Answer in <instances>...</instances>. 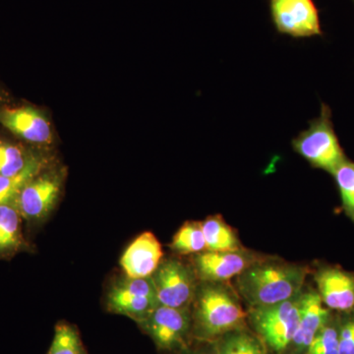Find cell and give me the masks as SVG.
<instances>
[{
	"mask_svg": "<svg viewBox=\"0 0 354 354\" xmlns=\"http://www.w3.org/2000/svg\"><path fill=\"white\" fill-rule=\"evenodd\" d=\"M201 223L206 251H234L243 248L236 232L221 215L209 216Z\"/></svg>",
	"mask_w": 354,
	"mask_h": 354,
	"instance_id": "cell-15",
	"label": "cell"
},
{
	"mask_svg": "<svg viewBox=\"0 0 354 354\" xmlns=\"http://www.w3.org/2000/svg\"><path fill=\"white\" fill-rule=\"evenodd\" d=\"M46 354H88L78 330L68 323L55 326V337Z\"/></svg>",
	"mask_w": 354,
	"mask_h": 354,
	"instance_id": "cell-20",
	"label": "cell"
},
{
	"mask_svg": "<svg viewBox=\"0 0 354 354\" xmlns=\"http://www.w3.org/2000/svg\"><path fill=\"white\" fill-rule=\"evenodd\" d=\"M9 101L8 93L3 88L0 87V106L6 104Z\"/></svg>",
	"mask_w": 354,
	"mask_h": 354,
	"instance_id": "cell-26",
	"label": "cell"
},
{
	"mask_svg": "<svg viewBox=\"0 0 354 354\" xmlns=\"http://www.w3.org/2000/svg\"><path fill=\"white\" fill-rule=\"evenodd\" d=\"M192 304L193 337L197 341L216 342L248 326L241 298L228 281H201Z\"/></svg>",
	"mask_w": 354,
	"mask_h": 354,
	"instance_id": "cell-2",
	"label": "cell"
},
{
	"mask_svg": "<svg viewBox=\"0 0 354 354\" xmlns=\"http://www.w3.org/2000/svg\"><path fill=\"white\" fill-rule=\"evenodd\" d=\"M34 158L35 156L27 155L19 146L0 143V176H18Z\"/></svg>",
	"mask_w": 354,
	"mask_h": 354,
	"instance_id": "cell-22",
	"label": "cell"
},
{
	"mask_svg": "<svg viewBox=\"0 0 354 354\" xmlns=\"http://www.w3.org/2000/svg\"><path fill=\"white\" fill-rule=\"evenodd\" d=\"M20 220L15 205H0V254L12 252L20 246Z\"/></svg>",
	"mask_w": 354,
	"mask_h": 354,
	"instance_id": "cell-17",
	"label": "cell"
},
{
	"mask_svg": "<svg viewBox=\"0 0 354 354\" xmlns=\"http://www.w3.org/2000/svg\"><path fill=\"white\" fill-rule=\"evenodd\" d=\"M60 188L62 179L57 174H38L21 189L13 204L26 220H39L55 206Z\"/></svg>",
	"mask_w": 354,
	"mask_h": 354,
	"instance_id": "cell-12",
	"label": "cell"
},
{
	"mask_svg": "<svg viewBox=\"0 0 354 354\" xmlns=\"http://www.w3.org/2000/svg\"><path fill=\"white\" fill-rule=\"evenodd\" d=\"M0 125L8 131L35 145H48L53 142V130L46 114L32 106H0Z\"/></svg>",
	"mask_w": 354,
	"mask_h": 354,
	"instance_id": "cell-11",
	"label": "cell"
},
{
	"mask_svg": "<svg viewBox=\"0 0 354 354\" xmlns=\"http://www.w3.org/2000/svg\"><path fill=\"white\" fill-rule=\"evenodd\" d=\"M299 322L286 354H304L314 337L332 317L316 290H304L300 297Z\"/></svg>",
	"mask_w": 354,
	"mask_h": 354,
	"instance_id": "cell-13",
	"label": "cell"
},
{
	"mask_svg": "<svg viewBox=\"0 0 354 354\" xmlns=\"http://www.w3.org/2000/svg\"><path fill=\"white\" fill-rule=\"evenodd\" d=\"M201 346L194 349H188L183 354H220L216 342H200Z\"/></svg>",
	"mask_w": 354,
	"mask_h": 354,
	"instance_id": "cell-25",
	"label": "cell"
},
{
	"mask_svg": "<svg viewBox=\"0 0 354 354\" xmlns=\"http://www.w3.org/2000/svg\"><path fill=\"white\" fill-rule=\"evenodd\" d=\"M316 291L324 305L339 314L354 312V272L322 266L313 272Z\"/></svg>",
	"mask_w": 354,
	"mask_h": 354,
	"instance_id": "cell-10",
	"label": "cell"
},
{
	"mask_svg": "<svg viewBox=\"0 0 354 354\" xmlns=\"http://www.w3.org/2000/svg\"><path fill=\"white\" fill-rule=\"evenodd\" d=\"M291 146L312 167L330 174L348 158L335 131L332 109L324 102L320 114L309 121L307 129L292 139Z\"/></svg>",
	"mask_w": 354,
	"mask_h": 354,
	"instance_id": "cell-3",
	"label": "cell"
},
{
	"mask_svg": "<svg viewBox=\"0 0 354 354\" xmlns=\"http://www.w3.org/2000/svg\"><path fill=\"white\" fill-rule=\"evenodd\" d=\"M310 272L307 266L263 256L234 279V286L247 309L270 306L298 297Z\"/></svg>",
	"mask_w": 354,
	"mask_h": 354,
	"instance_id": "cell-1",
	"label": "cell"
},
{
	"mask_svg": "<svg viewBox=\"0 0 354 354\" xmlns=\"http://www.w3.org/2000/svg\"><path fill=\"white\" fill-rule=\"evenodd\" d=\"M152 279L158 304L172 308H191L198 286L194 270L171 258L162 261Z\"/></svg>",
	"mask_w": 354,
	"mask_h": 354,
	"instance_id": "cell-6",
	"label": "cell"
},
{
	"mask_svg": "<svg viewBox=\"0 0 354 354\" xmlns=\"http://www.w3.org/2000/svg\"><path fill=\"white\" fill-rule=\"evenodd\" d=\"M139 325L158 351L165 353L183 354L190 348L194 339L191 308L158 305Z\"/></svg>",
	"mask_w": 354,
	"mask_h": 354,
	"instance_id": "cell-5",
	"label": "cell"
},
{
	"mask_svg": "<svg viewBox=\"0 0 354 354\" xmlns=\"http://www.w3.org/2000/svg\"><path fill=\"white\" fill-rule=\"evenodd\" d=\"M171 247L172 250L183 255L199 254L206 251L202 223L199 221H187L184 223L172 237Z\"/></svg>",
	"mask_w": 354,
	"mask_h": 354,
	"instance_id": "cell-18",
	"label": "cell"
},
{
	"mask_svg": "<svg viewBox=\"0 0 354 354\" xmlns=\"http://www.w3.org/2000/svg\"><path fill=\"white\" fill-rule=\"evenodd\" d=\"M339 354H354V312L339 318Z\"/></svg>",
	"mask_w": 354,
	"mask_h": 354,
	"instance_id": "cell-24",
	"label": "cell"
},
{
	"mask_svg": "<svg viewBox=\"0 0 354 354\" xmlns=\"http://www.w3.org/2000/svg\"><path fill=\"white\" fill-rule=\"evenodd\" d=\"M263 256L245 247L234 251H204L195 257L193 270L201 281L227 283Z\"/></svg>",
	"mask_w": 354,
	"mask_h": 354,
	"instance_id": "cell-9",
	"label": "cell"
},
{
	"mask_svg": "<svg viewBox=\"0 0 354 354\" xmlns=\"http://www.w3.org/2000/svg\"><path fill=\"white\" fill-rule=\"evenodd\" d=\"M270 12L279 34L295 39L323 35L318 8L313 0H270Z\"/></svg>",
	"mask_w": 354,
	"mask_h": 354,
	"instance_id": "cell-7",
	"label": "cell"
},
{
	"mask_svg": "<svg viewBox=\"0 0 354 354\" xmlns=\"http://www.w3.org/2000/svg\"><path fill=\"white\" fill-rule=\"evenodd\" d=\"M162 256L160 241L152 232H147L127 247L120 265L128 278H151L162 263Z\"/></svg>",
	"mask_w": 354,
	"mask_h": 354,
	"instance_id": "cell-14",
	"label": "cell"
},
{
	"mask_svg": "<svg viewBox=\"0 0 354 354\" xmlns=\"http://www.w3.org/2000/svg\"><path fill=\"white\" fill-rule=\"evenodd\" d=\"M332 176L339 189L342 209L354 223V162L346 158L335 169Z\"/></svg>",
	"mask_w": 354,
	"mask_h": 354,
	"instance_id": "cell-21",
	"label": "cell"
},
{
	"mask_svg": "<svg viewBox=\"0 0 354 354\" xmlns=\"http://www.w3.org/2000/svg\"><path fill=\"white\" fill-rule=\"evenodd\" d=\"M353 3H354V0H353Z\"/></svg>",
	"mask_w": 354,
	"mask_h": 354,
	"instance_id": "cell-27",
	"label": "cell"
},
{
	"mask_svg": "<svg viewBox=\"0 0 354 354\" xmlns=\"http://www.w3.org/2000/svg\"><path fill=\"white\" fill-rule=\"evenodd\" d=\"M216 342L220 354H270L264 342L249 326L232 330Z\"/></svg>",
	"mask_w": 354,
	"mask_h": 354,
	"instance_id": "cell-16",
	"label": "cell"
},
{
	"mask_svg": "<svg viewBox=\"0 0 354 354\" xmlns=\"http://www.w3.org/2000/svg\"><path fill=\"white\" fill-rule=\"evenodd\" d=\"M108 305L114 313L142 322L160 305L152 277L121 281L109 292Z\"/></svg>",
	"mask_w": 354,
	"mask_h": 354,
	"instance_id": "cell-8",
	"label": "cell"
},
{
	"mask_svg": "<svg viewBox=\"0 0 354 354\" xmlns=\"http://www.w3.org/2000/svg\"><path fill=\"white\" fill-rule=\"evenodd\" d=\"M300 297L301 293L281 304L247 309L249 328L262 339L270 354L286 353L299 322Z\"/></svg>",
	"mask_w": 354,
	"mask_h": 354,
	"instance_id": "cell-4",
	"label": "cell"
},
{
	"mask_svg": "<svg viewBox=\"0 0 354 354\" xmlns=\"http://www.w3.org/2000/svg\"><path fill=\"white\" fill-rule=\"evenodd\" d=\"M304 354H339V318L330 317Z\"/></svg>",
	"mask_w": 354,
	"mask_h": 354,
	"instance_id": "cell-23",
	"label": "cell"
},
{
	"mask_svg": "<svg viewBox=\"0 0 354 354\" xmlns=\"http://www.w3.org/2000/svg\"><path fill=\"white\" fill-rule=\"evenodd\" d=\"M43 165V160L35 156L31 162L18 176H0V205L13 204L21 189L31 179L39 174Z\"/></svg>",
	"mask_w": 354,
	"mask_h": 354,
	"instance_id": "cell-19",
	"label": "cell"
}]
</instances>
